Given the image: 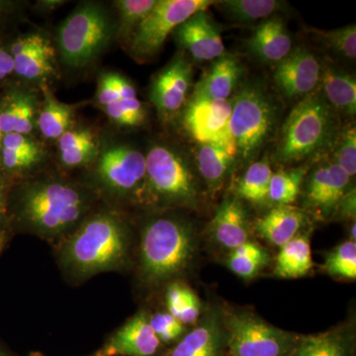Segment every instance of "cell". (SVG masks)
<instances>
[{"instance_id":"1","label":"cell","mask_w":356,"mask_h":356,"mask_svg":"<svg viewBox=\"0 0 356 356\" xmlns=\"http://www.w3.org/2000/svg\"><path fill=\"white\" fill-rule=\"evenodd\" d=\"M88 187L57 175H43L21 185L14 214L23 231L58 245L93 212Z\"/></svg>"},{"instance_id":"2","label":"cell","mask_w":356,"mask_h":356,"mask_svg":"<svg viewBox=\"0 0 356 356\" xmlns=\"http://www.w3.org/2000/svg\"><path fill=\"white\" fill-rule=\"evenodd\" d=\"M58 245V262L72 282L121 271L130 264L133 233L128 220L114 209L93 211Z\"/></svg>"},{"instance_id":"3","label":"cell","mask_w":356,"mask_h":356,"mask_svg":"<svg viewBox=\"0 0 356 356\" xmlns=\"http://www.w3.org/2000/svg\"><path fill=\"white\" fill-rule=\"evenodd\" d=\"M197 250L192 222L177 215L149 218L140 229L138 277L149 289L165 287L191 269Z\"/></svg>"},{"instance_id":"4","label":"cell","mask_w":356,"mask_h":356,"mask_svg":"<svg viewBox=\"0 0 356 356\" xmlns=\"http://www.w3.org/2000/svg\"><path fill=\"white\" fill-rule=\"evenodd\" d=\"M336 117L324 95L310 93L292 109L282 129L276 159L294 163L313 158L334 138Z\"/></svg>"},{"instance_id":"5","label":"cell","mask_w":356,"mask_h":356,"mask_svg":"<svg viewBox=\"0 0 356 356\" xmlns=\"http://www.w3.org/2000/svg\"><path fill=\"white\" fill-rule=\"evenodd\" d=\"M116 35V23L96 2H83L58 29V46L67 67H83L99 57Z\"/></svg>"},{"instance_id":"6","label":"cell","mask_w":356,"mask_h":356,"mask_svg":"<svg viewBox=\"0 0 356 356\" xmlns=\"http://www.w3.org/2000/svg\"><path fill=\"white\" fill-rule=\"evenodd\" d=\"M198 196L197 180L182 156L165 145L152 147L140 199L161 207L193 208Z\"/></svg>"},{"instance_id":"7","label":"cell","mask_w":356,"mask_h":356,"mask_svg":"<svg viewBox=\"0 0 356 356\" xmlns=\"http://www.w3.org/2000/svg\"><path fill=\"white\" fill-rule=\"evenodd\" d=\"M229 131L236 156L250 161L270 138L276 122L275 107L257 84L245 86L231 102Z\"/></svg>"},{"instance_id":"8","label":"cell","mask_w":356,"mask_h":356,"mask_svg":"<svg viewBox=\"0 0 356 356\" xmlns=\"http://www.w3.org/2000/svg\"><path fill=\"white\" fill-rule=\"evenodd\" d=\"M227 332L226 356H289L299 334L269 324L250 310L222 309Z\"/></svg>"},{"instance_id":"9","label":"cell","mask_w":356,"mask_h":356,"mask_svg":"<svg viewBox=\"0 0 356 356\" xmlns=\"http://www.w3.org/2000/svg\"><path fill=\"white\" fill-rule=\"evenodd\" d=\"M95 180L110 198H140L146 180V156L136 147L113 144L100 149L96 159Z\"/></svg>"},{"instance_id":"10","label":"cell","mask_w":356,"mask_h":356,"mask_svg":"<svg viewBox=\"0 0 356 356\" xmlns=\"http://www.w3.org/2000/svg\"><path fill=\"white\" fill-rule=\"evenodd\" d=\"M217 1L212 0H158L149 15L138 26L131 36L130 51L134 57L145 60L161 51L168 35L178 26L199 11Z\"/></svg>"},{"instance_id":"11","label":"cell","mask_w":356,"mask_h":356,"mask_svg":"<svg viewBox=\"0 0 356 356\" xmlns=\"http://www.w3.org/2000/svg\"><path fill=\"white\" fill-rule=\"evenodd\" d=\"M351 177L336 163L318 166L303 186V211L321 220L334 219L339 203L350 191Z\"/></svg>"},{"instance_id":"12","label":"cell","mask_w":356,"mask_h":356,"mask_svg":"<svg viewBox=\"0 0 356 356\" xmlns=\"http://www.w3.org/2000/svg\"><path fill=\"white\" fill-rule=\"evenodd\" d=\"M231 111L229 100L212 99L193 92L184 109L185 128L200 145L222 140L234 142L229 131Z\"/></svg>"},{"instance_id":"13","label":"cell","mask_w":356,"mask_h":356,"mask_svg":"<svg viewBox=\"0 0 356 356\" xmlns=\"http://www.w3.org/2000/svg\"><path fill=\"white\" fill-rule=\"evenodd\" d=\"M227 332L222 309L211 307L168 356H226Z\"/></svg>"},{"instance_id":"14","label":"cell","mask_w":356,"mask_h":356,"mask_svg":"<svg viewBox=\"0 0 356 356\" xmlns=\"http://www.w3.org/2000/svg\"><path fill=\"white\" fill-rule=\"evenodd\" d=\"M192 74L191 62L184 55H177L154 76L149 95L159 113L170 116L182 108L191 88Z\"/></svg>"},{"instance_id":"15","label":"cell","mask_w":356,"mask_h":356,"mask_svg":"<svg viewBox=\"0 0 356 356\" xmlns=\"http://www.w3.org/2000/svg\"><path fill=\"white\" fill-rule=\"evenodd\" d=\"M149 311H138L110 337L97 356H154L161 348L154 334Z\"/></svg>"},{"instance_id":"16","label":"cell","mask_w":356,"mask_h":356,"mask_svg":"<svg viewBox=\"0 0 356 356\" xmlns=\"http://www.w3.org/2000/svg\"><path fill=\"white\" fill-rule=\"evenodd\" d=\"M322 67L308 49L297 48L276 65L274 81L287 97L310 95L320 83Z\"/></svg>"},{"instance_id":"17","label":"cell","mask_w":356,"mask_h":356,"mask_svg":"<svg viewBox=\"0 0 356 356\" xmlns=\"http://www.w3.org/2000/svg\"><path fill=\"white\" fill-rule=\"evenodd\" d=\"M172 34L179 46L196 62L216 60L225 54L221 33L208 10L193 14Z\"/></svg>"},{"instance_id":"18","label":"cell","mask_w":356,"mask_h":356,"mask_svg":"<svg viewBox=\"0 0 356 356\" xmlns=\"http://www.w3.org/2000/svg\"><path fill=\"white\" fill-rule=\"evenodd\" d=\"M252 232L242 200L236 195L225 198L209 225L212 242L229 252L250 241Z\"/></svg>"},{"instance_id":"19","label":"cell","mask_w":356,"mask_h":356,"mask_svg":"<svg viewBox=\"0 0 356 356\" xmlns=\"http://www.w3.org/2000/svg\"><path fill=\"white\" fill-rule=\"evenodd\" d=\"M14 72L27 81H44L55 70V51L41 34L22 37L11 47Z\"/></svg>"},{"instance_id":"20","label":"cell","mask_w":356,"mask_h":356,"mask_svg":"<svg viewBox=\"0 0 356 356\" xmlns=\"http://www.w3.org/2000/svg\"><path fill=\"white\" fill-rule=\"evenodd\" d=\"M306 220L305 211L299 208L292 205L274 206L252 222V229L271 245L282 247L301 233Z\"/></svg>"},{"instance_id":"21","label":"cell","mask_w":356,"mask_h":356,"mask_svg":"<svg viewBox=\"0 0 356 356\" xmlns=\"http://www.w3.org/2000/svg\"><path fill=\"white\" fill-rule=\"evenodd\" d=\"M248 47L259 60L277 64L291 51L292 39L281 18H267L255 28Z\"/></svg>"},{"instance_id":"22","label":"cell","mask_w":356,"mask_h":356,"mask_svg":"<svg viewBox=\"0 0 356 356\" xmlns=\"http://www.w3.org/2000/svg\"><path fill=\"white\" fill-rule=\"evenodd\" d=\"M243 76V67L238 58L224 55L216 58L209 70L196 84L194 92L212 99L229 100L238 88Z\"/></svg>"},{"instance_id":"23","label":"cell","mask_w":356,"mask_h":356,"mask_svg":"<svg viewBox=\"0 0 356 356\" xmlns=\"http://www.w3.org/2000/svg\"><path fill=\"white\" fill-rule=\"evenodd\" d=\"M236 156L234 142L222 140L200 145L196 156L198 172L210 188H220L224 184Z\"/></svg>"},{"instance_id":"24","label":"cell","mask_w":356,"mask_h":356,"mask_svg":"<svg viewBox=\"0 0 356 356\" xmlns=\"http://www.w3.org/2000/svg\"><path fill=\"white\" fill-rule=\"evenodd\" d=\"M310 235V232H301L280 247L276 257L274 275L285 280H296L310 273L313 267Z\"/></svg>"},{"instance_id":"25","label":"cell","mask_w":356,"mask_h":356,"mask_svg":"<svg viewBox=\"0 0 356 356\" xmlns=\"http://www.w3.org/2000/svg\"><path fill=\"white\" fill-rule=\"evenodd\" d=\"M37 100L31 93L18 91L0 108V133L29 135L37 125Z\"/></svg>"},{"instance_id":"26","label":"cell","mask_w":356,"mask_h":356,"mask_svg":"<svg viewBox=\"0 0 356 356\" xmlns=\"http://www.w3.org/2000/svg\"><path fill=\"white\" fill-rule=\"evenodd\" d=\"M58 140L60 158L67 168H81L95 163L99 154V144L88 128H70Z\"/></svg>"},{"instance_id":"27","label":"cell","mask_w":356,"mask_h":356,"mask_svg":"<svg viewBox=\"0 0 356 356\" xmlns=\"http://www.w3.org/2000/svg\"><path fill=\"white\" fill-rule=\"evenodd\" d=\"M324 97L332 107L353 116L356 113V81L353 74L327 67L321 74Z\"/></svg>"},{"instance_id":"28","label":"cell","mask_w":356,"mask_h":356,"mask_svg":"<svg viewBox=\"0 0 356 356\" xmlns=\"http://www.w3.org/2000/svg\"><path fill=\"white\" fill-rule=\"evenodd\" d=\"M41 89L44 103L37 116V126L47 139L58 140L72 128L74 106L60 102L44 84L41 86Z\"/></svg>"},{"instance_id":"29","label":"cell","mask_w":356,"mask_h":356,"mask_svg":"<svg viewBox=\"0 0 356 356\" xmlns=\"http://www.w3.org/2000/svg\"><path fill=\"white\" fill-rule=\"evenodd\" d=\"M273 170L266 159L248 166L236 187V196L255 206L266 205L269 202V184Z\"/></svg>"},{"instance_id":"30","label":"cell","mask_w":356,"mask_h":356,"mask_svg":"<svg viewBox=\"0 0 356 356\" xmlns=\"http://www.w3.org/2000/svg\"><path fill=\"white\" fill-rule=\"evenodd\" d=\"M168 312L182 324L195 325L202 316V303L195 292L181 281H173L165 286Z\"/></svg>"},{"instance_id":"31","label":"cell","mask_w":356,"mask_h":356,"mask_svg":"<svg viewBox=\"0 0 356 356\" xmlns=\"http://www.w3.org/2000/svg\"><path fill=\"white\" fill-rule=\"evenodd\" d=\"M270 262V254L266 248L250 240L229 252L227 267L243 280H252Z\"/></svg>"},{"instance_id":"32","label":"cell","mask_w":356,"mask_h":356,"mask_svg":"<svg viewBox=\"0 0 356 356\" xmlns=\"http://www.w3.org/2000/svg\"><path fill=\"white\" fill-rule=\"evenodd\" d=\"M309 168L299 166L273 173L269 184V202L274 205H292L301 194Z\"/></svg>"},{"instance_id":"33","label":"cell","mask_w":356,"mask_h":356,"mask_svg":"<svg viewBox=\"0 0 356 356\" xmlns=\"http://www.w3.org/2000/svg\"><path fill=\"white\" fill-rule=\"evenodd\" d=\"M217 4L232 20L240 23L266 19L285 6L284 2L277 0H226Z\"/></svg>"},{"instance_id":"34","label":"cell","mask_w":356,"mask_h":356,"mask_svg":"<svg viewBox=\"0 0 356 356\" xmlns=\"http://www.w3.org/2000/svg\"><path fill=\"white\" fill-rule=\"evenodd\" d=\"M158 0H118L115 7L118 13L116 35L122 39H130L134 31L156 6Z\"/></svg>"},{"instance_id":"35","label":"cell","mask_w":356,"mask_h":356,"mask_svg":"<svg viewBox=\"0 0 356 356\" xmlns=\"http://www.w3.org/2000/svg\"><path fill=\"white\" fill-rule=\"evenodd\" d=\"M323 270L337 280H356V243L348 240L330 250L325 257Z\"/></svg>"},{"instance_id":"36","label":"cell","mask_w":356,"mask_h":356,"mask_svg":"<svg viewBox=\"0 0 356 356\" xmlns=\"http://www.w3.org/2000/svg\"><path fill=\"white\" fill-rule=\"evenodd\" d=\"M318 356H355V327L341 325L316 334Z\"/></svg>"},{"instance_id":"37","label":"cell","mask_w":356,"mask_h":356,"mask_svg":"<svg viewBox=\"0 0 356 356\" xmlns=\"http://www.w3.org/2000/svg\"><path fill=\"white\" fill-rule=\"evenodd\" d=\"M43 147L35 151H15V149L1 147V166L7 172L26 173L33 172L42 165L44 159Z\"/></svg>"},{"instance_id":"38","label":"cell","mask_w":356,"mask_h":356,"mask_svg":"<svg viewBox=\"0 0 356 356\" xmlns=\"http://www.w3.org/2000/svg\"><path fill=\"white\" fill-rule=\"evenodd\" d=\"M327 46L341 57L355 60L356 58V26L350 24L332 30L320 32Z\"/></svg>"},{"instance_id":"39","label":"cell","mask_w":356,"mask_h":356,"mask_svg":"<svg viewBox=\"0 0 356 356\" xmlns=\"http://www.w3.org/2000/svg\"><path fill=\"white\" fill-rule=\"evenodd\" d=\"M152 327L161 343H170L186 334V325L166 312L151 314Z\"/></svg>"},{"instance_id":"40","label":"cell","mask_w":356,"mask_h":356,"mask_svg":"<svg viewBox=\"0 0 356 356\" xmlns=\"http://www.w3.org/2000/svg\"><path fill=\"white\" fill-rule=\"evenodd\" d=\"M336 161L334 163L348 173L350 177L356 173V131L355 126L344 130L337 144Z\"/></svg>"},{"instance_id":"41","label":"cell","mask_w":356,"mask_h":356,"mask_svg":"<svg viewBox=\"0 0 356 356\" xmlns=\"http://www.w3.org/2000/svg\"><path fill=\"white\" fill-rule=\"evenodd\" d=\"M97 100L104 107L118 102L119 96L114 83V72H105L98 81Z\"/></svg>"},{"instance_id":"42","label":"cell","mask_w":356,"mask_h":356,"mask_svg":"<svg viewBox=\"0 0 356 356\" xmlns=\"http://www.w3.org/2000/svg\"><path fill=\"white\" fill-rule=\"evenodd\" d=\"M105 113L109 117L110 120L124 127H136L143 123L138 117L124 108L118 102L102 107Z\"/></svg>"},{"instance_id":"43","label":"cell","mask_w":356,"mask_h":356,"mask_svg":"<svg viewBox=\"0 0 356 356\" xmlns=\"http://www.w3.org/2000/svg\"><path fill=\"white\" fill-rule=\"evenodd\" d=\"M8 209L6 185L0 180V254L6 250L8 243Z\"/></svg>"},{"instance_id":"44","label":"cell","mask_w":356,"mask_h":356,"mask_svg":"<svg viewBox=\"0 0 356 356\" xmlns=\"http://www.w3.org/2000/svg\"><path fill=\"white\" fill-rule=\"evenodd\" d=\"M356 214V193L355 187H351L346 192L337 206L334 219L355 220Z\"/></svg>"},{"instance_id":"45","label":"cell","mask_w":356,"mask_h":356,"mask_svg":"<svg viewBox=\"0 0 356 356\" xmlns=\"http://www.w3.org/2000/svg\"><path fill=\"white\" fill-rule=\"evenodd\" d=\"M14 72L13 58L11 54L0 47V81Z\"/></svg>"},{"instance_id":"46","label":"cell","mask_w":356,"mask_h":356,"mask_svg":"<svg viewBox=\"0 0 356 356\" xmlns=\"http://www.w3.org/2000/svg\"><path fill=\"white\" fill-rule=\"evenodd\" d=\"M60 3H64V1H51V0H48V1H42L41 6L43 7H46L47 10H51V9H55L58 7V6H62Z\"/></svg>"},{"instance_id":"47","label":"cell","mask_w":356,"mask_h":356,"mask_svg":"<svg viewBox=\"0 0 356 356\" xmlns=\"http://www.w3.org/2000/svg\"><path fill=\"white\" fill-rule=\"evenodd\" d=\"M350 240L355 242V222H353V224L350 226Z\"/></svg>"},{"instance_id":"48","label":"cell","mask_w":356,"mask_h":356,"mask_svg":"<svg viewBox=\"0 0 356 356\" xmlns=\"http://www.w3.org/2000/svg\"><path fill=\"white\" fill-rule=\"evenodd\" d=\"M2 137H3V135H2L1 133H0V154H1ZM0 166H1V159H0Z\"/></svg>"},{"instance_id":"49","label":"cell","mask_w":356,"mask_h":356,"mask_svg":"<svg viewBox=\"0 0 356 356\" xmlns=\"http://www.w3.org/2000/svg\"><path fill=\"white\" fill-rule=\"evenodd\" d=\"M0 356H7L6 353L4 351L0 350Z\"/></svg>"},{"instance_id":"50","label":"cell","mask_w":356,"mask_h":356,"mask_svg":"<svg viewBox=\"0 0 356 356\" xmlns=\"http://www.w3.org/2000/svg\"><path fill=\"white\" fill-rule=\"evenodd\" d=\"M92 356H97V355H92Z\"/></svg>"}]
</instances>
